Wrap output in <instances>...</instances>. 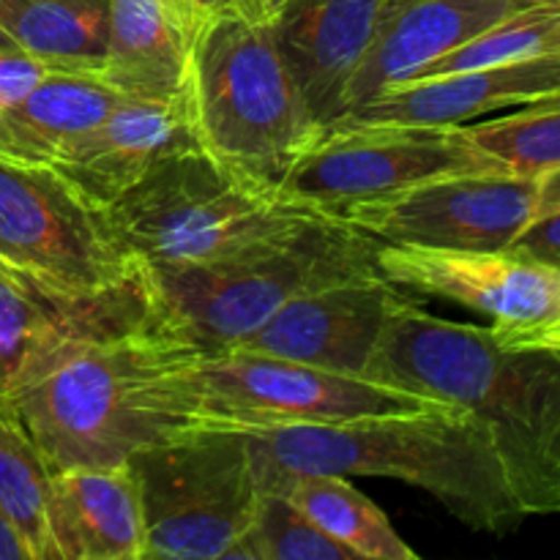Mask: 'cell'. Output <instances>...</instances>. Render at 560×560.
<instances>
[{
	"mask_svg": "<svg viewBox=\"0 0 560 560\" xmlns=\"http://www.w3.org/2000/svg\"><path fill=\"white\" fill-rule=\"evenodd\" d=\"M208 350L170 326L148 288L71 317L25 364L3 405L49 474L126 465L208 424Z\"/></svg>",
	"mask_w": 560,
	"mask_h": 560,
	"instance_id": "obj_1",
	"label": "cell"
},
{
	"mask_svg": "<svg viewBox=\"0 0 560 560\" xmlns=\"http://www.w3.org/2000/svg\"><path fill=\"white\" fill-rule=\"evenodd\" d=\"M366 377L465 410L490 438L525 520L560 514V348L509 345L410 295Z\"/></svg>",
	"mask_w": 560,
	"mask_h": 560,
	"instance_id": "obj_2",
	"label": "cell"
},
{
	"mask_svg": "<svg viewBox=\"0 0 560 560\" xmlns=\"http://www.w3.org/2000/svg\"><path fill=\"white\" fill-rule=\"evenodd\" d=\"M266 490L299 474L392 479L424 490L474 530L525 523L487 432L459 408L249 432Z\"/></svg>",
	"mask_w": 560,
	"mask_h": 560,
	"instance_id": "obj_3",
	"label": "cell"
},
{
	"mask_svg": "<svg viewBox=\"0 0 560 560\" xmlns=\"http://www.w3.org/2000/svg\"><path fill=\"white\" fill-rule=\"evenodd\" d=\"M186 98L200 148L277 189L326 129L284 63L271 25L241 11L200 20Z\"/></svg>",
	"mask_w": 560,
	"mask_h": 560,
	"instance_id": "obj_4",
	"label": "cell"
},
{
	"mask_svg": "<svg viewBox=\"0 0 560 560\" xmlns=\"http://www.w3.org/2000/svg\"><path fill=\"white\" fill-rule=\"evenodd\" d=\"M107 213L142 268L228 260L323 219L200 145L159 162Z\"/></svg>",
	"mask_w": 560,
	"mask_h": 560,
	"instance_id": "obj_5",
	"label": "cell"
},
{
	"mask_svg": "<svg viewBox=\"0 0 560 560\" xmlns=\"http://www.w3.org/2000/svg\"><path fill=\"white\" fill-rule=\"evenodd\" d=\"M381 241L339 219H315L293 238L228 260L145 268L151 304L206 350L244 342L295 295L377 271Z\"/></svg>",
	"mask_w": 560,
	"mask_h": 560,
	"instance_id": "obj_6",
	"label": "cell"
},
{
	"mask_svg": "<svg viewBox=\"0 0 560 560\" xmlns=\"http://www.w3.org/2000/svg\"><path fill=\"white\" fill-rule=\"evenodd\" d=\"M0 262L71 310L113 304L145 288L107 208L47 164L0 156Z\"/></svg>",
	"mask_w": 560,
	"mask_h": 560,
	"instance_id": "obj_7",
	"label": "cell"
},
{
	"mask_svg": "<svg viewBox=\"0 0 560 560\" xmlns=\"http://www.w3.org/2000/svg\"><path fill=\"white\" fill-rule=\"evenodd\" d=\"M145 520V560H230L266 485L249 432L200 427L129 459Z\"/></svg>",
	"mask_w": 560,
	"mask_h": 560,
	"instance_id": "obj_8",
	"label": "cell"
},
{
	"mask_svg": "<svg viewBox=\"0 0 560 560\" xmlns=\"http://www.w3.org/2000/svg\"><path fill=\"white\" fill-rule=\"evenodd\" d=\"M459 173H501L465 126L337 120L295 159L279 191L320 217L339 219L361 202Z\"/></svg>",
	"mask_w": 560,
	"mask_h": 560,
	"instance_id": "obj_9",
	"label": "cell"
},
{
	"mask_svg": "<svg viewBox=\"0 0 560 560\" xmlns=\"http://www.w3.org/2000/svg\"><path fill=\"white\" fill-rule=\"evenodd\" d=\"M202 394L208 424L244 432L448 408L375 377L320 370L246 348L208 350Z\"/></svg>",
	"mask_w": 560,
	"mask_h": 560,
	"instance_id": "obj_10",
	"label": "cell"
},
{
	"mask_svg": "<svg viewBox=\"0 0 560 560\" xmlns=\"http://www.w3.org/2000/svg\"><path fill=\"white\" fill-rule=\"evenodd\" d=\"M375 266L408 293L487 317L509 345L545 348L560 328V271L514 249L377 244Z\"/></svg>",
	"mask_w": 560,
	"mask_h": 560,
	"instance_id": "obj_11",
	"label": "cell"
},
{
	"mask_svg": "<svg viewBox=\"0 0 560 560\" xmlns=\"http://www.w3.org/2000/svg\"><path fill=\"white\" fill-rule=\"evenodd\" d=\"M539 178L459 173L361 202L339 222L381 244L432 249H512L536 219Z\"/></svg>",
	"mask_w": 560,
	"mask_h": 560,
	"instance_id": "obj_12",
	"label": "cell"
},
{
	"mask_svg": "<svg viewBox=\"0 0 560 560\" xmlns=\"http://www.w3.org/2000/svg\"><path fill=\"white\" fill-rule=\"evenodd\" d=\"M410 295L381 271L337 279L295 295L235 348L345 375H366L394 312Z\"/></svg>",
	"mask_w": 560,
	"mask_h": 560,
	"instance_id": "obj_13",
	"label": "cell"
},
{
	"mask_svg": "<svg viewBox=\"0 0 560 560\" xmlns=\"http://www.w3.org/2000/svg\"><path fill=\"white\" fill-rule=\"evenodd\" d=\"M200 145L186 91L170 98L120 96V102L52 167L88 200L113 206L159 162Z\"/></svg>",
	"mask_w": 560,
	"mask_h": 560,
	"instance_id": "obj_14",
	"label": "cell"
},
{
	"mask_svg": "<svg viewBox=\"0 0 560 560\" xmlns=\"http://www.w3.org/2000/svg\"><path fill=\"white\" fill-rule=\"evenodd\" d=\"M392 0H290L271 31L312 115L323 126L348 113L350 85Z\"/></svg>",
	"mask_w": 560,
	"mask_h": 560,
	"instance_id": "obj_15",
	"label": "cell"
},
{
	"mask_svg": "<svg viewBox=\"0 0 560 560\" xmlns=\"http://www.w3.org/2000/svg\"><path fill=\"white\" fill-rule=\"evenodd\" d=\"M525 3L530 0H392L350 85L348 113L410 82L427 66Z\"/></svg>",
	"mask_w": 560,
	"mask_h": 560,
	"instance_id": "obj_16",
	"label": "cell"
},
{
	"mask_svg": "<svg viewBox=\"0 0 560 560\" xmlns=\"http://www.w3.org/2000/svg\"><path fill=\"white\" fill-rule=\"evenodd\" d=\"M552 93H560V55L405 82L342 120L465 126L498 109L523 107Z\"/></svg>",
	"mask_w": 560,
	"mask_h": 560,
	"instance_id": "obj_17",
	"label": "cell"
},
{
	"mask_svg": "<svg viewBox=\"0 0 560 560\" xmlns=\"http://www.w3.org/2000/svg\"><path fill=\"white\" fill-rule=\"evenodd\" d=\"M47 517L55 560H145V520L129 463L49 474Z\"/></svg>",
	"mask_w": 560,
	"mask_h": 560,
	"instance_id": "obj_18",
	"label": "cell"
},
{
	"mask_svg": "<svg viewBox=\"0 0 560 560\" xmlns=\"http://www.w3.org/2000/svg\"><path fill=\"white\" fill-rule=\"evenodd\" d=\"M197 20L186 0H109L102 80L120 96L170 98L186 91Z\"/></svg>",
	"mask_w": 560,
	"mask_h": 560,
	"instance_id": "obj_19",
	"label": "cell"
},
{
	"mask_svg": "<svg viewBox=\"0 0 560 560\" xmlns=\"http://www.w3.org/2000/svg\"><path fill=\"white\" fill-rule=\"evenodd\" d=\"M118 102L120 93L98 74L52 71L16 107L0 113V156L52 167Z\"/></svg>",
	"mask_w": 560,
	"mask_h": 560,
	"instance_id": "obj_20",
	"label": "cell"
},
{
	"mask_svg": "<svg viewBox=\"0 0 560 560\" xmlns=\"http://www.w3.org/2000/svg\"><path fill=\"white\" fill-rule=\"evenodd\" d=\"M109 0H0V42L55 71L102 74Z\"/></svg>",
	"mask_w": 560,
	"mask_h": 560,
	"instance_id": "obj_21",
	"label": "cell"
},
{
	"mask_svg": "<svg viewBox=\"0 0 560 560\" xmlns=\"http://www.w3.org/2000/svg\"><path fill=\"white\" fill-rule=\"evenodd\" d=\"M282 492L323 534L353 552L355 560H416L419 552L397 534L392 520L348 476L299 474L284 479Z\"/></svg>",
	"mask_w": 560,
	"mask_h": 560,
	"instance_id": "obj_22",
	"label": "cell"
},
{
	"mask_svg": "<svg viewBox=\"0 0 560 560\" xmlns=\"http://www.w3.org/2000/svg\"><path fill=\"white\" fill-rule=\"evenodd\" d=\"M552 55H560V0H530L520 11L503 16L479 36L465 42L463 47L452 49L441 60L427 66L413 80L520 63V60L552 58Z\"/></svg>",
	"mask_w": 560,
	"mask_h": 560,
	"instance_id": "obj_23",
	"label": "cell"
},
{
	"mask_svg": "<svg viewBox=\"0 0 560 560\" xmlns=\"http://www.w3.org/2000/svg\"><path fill=\"white\" fill-rule=\"evenodd\" d=\"M465 131L495 170L541 178L560 167V93L523 104L509 115L465 124Z\"/></svg>",
	"mask_w": 560,
	"mask_h": 560,
	"instance_id": "obj_24",
	"label": "cell"
},
{
	"mask_svg": "<svg viewBox=\"0 0 560 560\" xmlns=\"http://www.w3.org/2000/svg\"><path fill=\"white\" fill-rule=\"evenodd\" d=\"M0 509L14 520L33 560H55L49 539V468L20 421L0 402Z\"/></svg>",
	"mask_w": 560,
	"mask_h": 560,
	"instance_id": "obj_25",
	"label": "cell"
},
{
	"mask_svg": "<svg viewBox=\"0 0 560 560\" xmlns=\"http://www.w3.org/2000/svg\"><path fill=\"white\" fill-rule=\"evenodd\" d=\"M80 312L88 310L55 304L0 262V402L27 361Z\"/></svg>",
	"mask_w": 560,
	"mask_h": 560,
	"instance_id": "obj_26",
	"label": "cell"
},
{
	"mask_svg": "<svg viewBox=\"0 0 560 560\" xmlns=\"http://www.w3.org/2000/svg\"><path fill=\"white\" fill-rule=\"evenodd\" d=\"M230 560H355V556L323 534L282 492L268 490Z\"/></svg>",
	"mask_w": 560,
	"mask_h": 560,
	"instance_id": "obj_27",
	"label": "cell"
},
{
	"mask_svg": "<svg viewBox=\"0 0 560 560\" xmlns=\"http://www.w3.org/2000/svg\"><path fill=\"white\" fill-rule=\"evenodd\" d=\"M55 69L44 60L0 42V113L16 107L27 93L36 91Z\"/></svg>",
	"mask_w": 560,
	"mask_h": 560,
	"instance_id": "obj_28",
	"label": "cell"
},
{
	"mask_svg": "<svg viewBox=\"0 0 560 560\" xmlns=\"http://www.w3.org/2000/svg\"><path fill=\"white\" fill-rule=\"evenodd\" d=\"M512 249L560 271V211L536 217L528 230L514 241Z\"/></svg>",
	"mask_w": 560,
	"mask_h": 560,
	"instance_id": "obj_29",
	"label": "cell"
},
{
	"mask_svg": "<svg viewBox=\"0 0 560 560\" xmlns=\"http://www.w3.org/2000/svg\"><path fill=\"white\" fill-rule=\"evenodd\" d=\"M0 560H33L31 545L3 509H0Z\"/></svg>",
	"mask_w": 560,
	"mask_h": 560,
	"instance_id": "obj_30",
	"label": "cell"
},
{
	"mask_svg": "<svg viewBox=\"0 0 560 560\" xmlns=\"http://www.w3.org/2000/svg\"><path fill=\"white\" fill-rule=\"evenodd\" d=\"M186 5H189L191 14H195L197 20H208V16H219V14H233V11L249 14V0H186Z\"/></svg>",
	"mask_w": 560,
	"mask_h": 560,
	"instance_id": "obj_31",
	"label": "cell"
},
{
	"mask_svg": "<svg viewBox=\"0 0 560 560\" xmlns=\"http://www.w3.org/2000/svg\"><path fill=\"white\" fill-rule=\"evenodd\" d=\"M560 211V167L539 178V200H536V217Z\"/></svg>",
	"mask_w": 560,
	"mask_h": 560,
	"instance_id": "obj_32",
	"label": "cell"
},
{
	"mask_svg": "<svg viewBox=\"0 0 560 560\" xmlns=\"http://www.w3.org/2000/svg\"><path fill=\"white\" fill-rule=\"evenodd\" d=\"M290 0H249V16L266 22V25H273L279 20L284 9H288Z\"/></svg>",
	"mask_w": 560,
	"mask_h": 560,
	"instance_id": "obj_33",
	"label": "cell"
},
{
	"mask_svg": "<svg viewBox=\"0 0 560 560\" xmlns=\"http://www.w3.org/2000/svg\"><path fill=\"white\" fill-rule=\"evenodd\" d=\"M545 348H560V328H558L556 334H552V337H550V342H547Z\"/></svg>",
	"mask_w": 560,
	"mask_h": 560,
	"instance_id": "obj_34",
	"label": "cell"
}]
</instances>
